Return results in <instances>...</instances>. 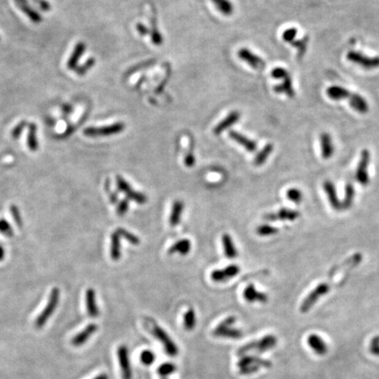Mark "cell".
<instances>
[{
	"label": "cell",
	"mask_w": 379,
	"mask_h": 379,
	"mask_svg": "<svg viewBox=\"0 0 379 379\" xmlns=\"http://www.w3.org/2000/svg\"><path fill=\"white\" fill-rule=\"evenodd\" d=\"M330 281L322 282L319 284L318 286L313 289V290L309 293V294L304 299L303 302L300 306V312L302 313H307L311 310V308L318 302V300L321 299V297L325 296L330 291L331 288Z\"/></svg>",
	"instance_id": "cell-3"
},
{
	"label": "cell",
	"mask_w": 379,
	"mask_h": 379,
	"mask_svg": "<svg viewBox=\"0 0 379 379\" xmlns=\"http://www.w3.org/2000/svg\"><path fill=\"white\" fill-rule=\"evenodd\" d=\"M370 345H379V335H376L374 338L370 341Z\"/></svg>",
	"instance_id": "cell-56"
},
{
	"label": "cell",
	"mask_w": 379,
	"mask_h": 379,
	"mask_svg": "<svg viewBox=\"0 0 379 379\" xmlns=\"http://www.w3.org/2000/svg\"><path fill=\"white\" fill-rule=\"evenodd\" d=\"M222 245H223L224 254L229 259L235 258L238 255L236 248L234 243L232 237L228 234H225L222 236Z\"/></svg>",
	"instance_id": "cell-31"
},
{
	"label": "cell",
	"mask_w": 379,
	"mask_h": 379,
	"mask_svg": "<svg viewBox=\"0 0 379 379\" xmlns=\"http://www.w3.org/2000/svg\"><path fill=\"white\" fill-rule=\"evenodd\" d=\"M361 261H362V254L361 253H356L351 256H349L348 259H346L343 262L333 266L327 273V281H330L331 279L344 268L353 269V268L357 267L361 263Z\"/></svg>",
	"instance_id": "cell-11"
},
{
	"label": "cell",
	"mask_w": 379,
	"mask_h": 379,
	"mask_svg": "<svg viewBox=\"0 0 379 379\" xmlns=\"http://www.w3.org/2000/svg\"><path fill=\"white\" fill-rule=\"evenodd\" d=\"M86 307L90 317L97 318L99 315V309L96 303V293L91 288L86 291Z\"/></svg>",
	"instance_id": "cell-25"
},
{
	"label": "cell",
	"mask_w": 379,
	"mask_h": 379,
	"mask_svg": "<svg viewBox=\"0 0 379 379\" xmlns=\"http://www.w3.org/2000/svg\"><path fill=\"white\" fill-rule=\"evenodd\" d=\"M274 90L277 93H285L290 98H293L295 96V90L292 86V81L290 75L284 78V82L282 85H276L274 87Z\"/></svg>",
	"instance_id": "cell-32"
},
{
	"label": "cell",
	"mask_w": 379,
	"mask_h": 379,
	"mask_svg": "<svg viewBox=\"0 0 379 379\" xmlns=\"http://www.w3.org/2000/svg\"><path fill=\"white\" fill-rule=\"evenodd\" d=\"M196 162V159H195V156H193L192 152H189L187 155L184 157V164L187 167H192V166L195 164Z\"/></svg>",
	"instance_id": "cell-52"
},
{
	"label": "cell",
	"mask_w": 379,
	"mask_h": 379,
	"mask_svg": "<svg viewBox=\"0 0 379 379\" xmlns=\"http://www.w3.org/2000/svg\"><path fill=\"white\" fill-rule=\"evenodd\" d=\"M309 40H310L309 37L307 36H306L302 39L294 40L292 42H290V44L292 45L294 48L298 49V57L299 58H302L305 53L307 52Z\"/></svg>",
	"instance_id": "cell-37"
},
{
	"label": "cell",
	"mask_w": 379,
	"mask_h": 379,
	"mask_svg": "<svg viewBox=\"0 0 379 379\" xmlns=\"http://www.w3.org/2000/svg\"><path fill=\"white\" fill-rule=\"evenodd\" d=\"M5 249L2 247V245H0V262L5 258Z\"/></svg>",
	"instance_id": "cell-57"
},
{
	"label": "cell",
	"mask_w": 379,
	"mask_h": 379,
	"mask_svg": "<svg viewBox=\"0 0 379 379\" xmlns=\"http://www.w3.org/2000/svg\"><path fill=\"white\" fill-rule=\"evenodd\" d=\"M216 7L224 14V15H230L234 12L233 5L228 0H213Z\"/></svg>",
	"instance_id": "cell-38"
},
{
	"label": "cell",
	"mask_w": 379,
	"mask_h": 379,
	"mask_svg": "<svg viewBox=\"0 0 379 379\" xmlns=\"http://www.w3.org/2000/svg\"><path fill=\"white\" fill-rule=\"evenodd\" d=\"M239 119H240V113L239 112H236V111L230 112L229 115L225 120L221 121L219 125H217V126H215V128L214 130V134H216V135L221 134L223 131L228 129V127H230L231 126L234 125Z\"/></svg>",
	"instance_id": "cell-28"
},
{
	"label": "cell",
	"mask_w": 379,
	"mask_h": 379,
	"mask_svg": "<svg viewBox=\"0 0 379 379\" xmlns=\"http://www.w3.org/2000/svg\"><path fill=\"white\" fill-rule=\"evenodd\" d=\"M116 231L119 233V235H121V237H123L125 240L130 242L131 244H134V245H139L140 244L141 241H140L139 237L136 236L134 234L130 233L129 231L126 230L124 228H118Z\"/></svg>",
	"instance_id": "cell-42"
},
{
	"label": "cell",
	"mask_w": 379,
	"mask_h": 379,
	"mask_svg": "<svg viewBox=\"0 0 379 379\" xmlns=\"http://www.w3.org/2000/svg\"><path fill=\"white\" fill-rule=\"evenodd\" d=\"M297 34H298L297 28H295V27L289 28V29H287V30L284 32V34H283V40L286 41V42L290 43V42H292V41L295 40Z\"/></svg>",
	"instance_id": "cell-47"
},
{
	"label": "cell",
	"mask_w": 379,
	"mask_h": 379,
	"mask_svg": "<svg viewBox=\"0 0 379 379\" xmlns=\"http://www.w3.org/2000/svg\"><path fill=\"white\" fill-rule=\"evenodd\" d=\"M300 216L299 211L290 209V208H282L278 210L277 213L268 214L264 215V219L269 221H277V220H289L294 221Z\"/></svg>",
	"instance_id": "cell-14"
},
{
	"label": "cell",
	"mask_w": 379,
	"mask_h": 379,
	"mask_svg": "<svg viewBox=\"0 0 379 379\" xmlns=\"http://www.w3.org/2000/svg\"><path fill=\"white\" fill-rule=\"evenodd\" d=\"M137 31L142 35V36H146L147 34H150V31L145 27L143 24H138L137 25Z\"/></svg>",
	"instance_id": "cell-54"
},
{
	"label": "cell",
	"mask_w": 379,
	"mask_h": 379,
	"mask_svg": "<svg viewBox=\"0 0 379 379\" xmlns=\"http://www.w3.org/2000/svg\"><path fill=\"white\" fill-rule=\"evenodd\" d=\"M273 149H274V147H273L272 144L269 143L267 145H265L263 149L259 152L255 156L254 160V165L261 166L263 165V163H265L269 156H271V154L272 153Z\"/></svg>",
	"instance_id": "cell-35"
},
{
	"label": "cell",
	"mask_w": 379,
	"mask_h": 379,
	"mask_svg": "<svg viewBox=\"0 0 379 379\" xmlns=\"http://www.w3.org/2000/svg\"><path fill=\"white\" fill-rule=\"evenodd\" d=\"M85 49H86V45L84 42H78L76 43L75 46V49L72 52V55L70 56V58L68 60L67 67L69 70H76L78 65V62L80 60L83 54L85 53Z\"/></svg>",
	"instance_id": "cell-23"
},
{
	"label": "cell",
	"mask_w": 379,
	"mask_h": 379,
	"mask_svg": "<svg viewBox=\"0 0 379 379\" xmlns=\"http://www.w3.org/2000/svg\"><path fill=\"white\" fill-rule=\"evenodd\" d=\"M236 321L235 316H229L219 323V325L215 327L213 335L216 337L227 338V339H240L242 337L243 333L240 329L233 327Z\"/></svg>",
	"instance_id": "cell-4"
},
{
	"label": "cell",
	"mask_w": 379,
	"mask_h": 379,
	"mask_svg": "<svg viewBox=\"0 0 379 379\" xmlns=\"http://www.w3.org/2000/svg\"><path fill=\"white\" fill-rule=\"evenodd\" d=\"M348 100L350 107H352L356 112L364 114L369 111L368 102L366 101L365 98L361 97V95L351 92Z\"/></svg>",
	"instance_id": "cell-22"
},
{
	"label": "cell",
	"mask_w": 379,
	"mask_h": 379,
	"mask_svg": "<svg viewBox=\"0 0 379 379\" xmlns=\"http://www.w3.org/2000/svg\"><path fill=\"white\" fill-rule=\"evenodd\" d=\"M98 330V326L96 324H90L79 334L75 335L72 340V343L75 347H80L89 340L90 337Z\"/></svg>",
	"instance_id": "cell-20"
},
{
	"label": "cell",
	"mask_w": 379,
	"mask_h": 379,
	"mask_svg": "<svg viewBox=\"0 0 379 379\" xmlns=\"http://www.w3.org/2000/svg\"><path fill=\"white\" fill-rule=\"evenodd\" d=\"M238 55L241 60H243L244 62L248 63V64L250 65L251 67L254 68V69H262L265 65L263 59L259 57L252 52H250L249 49H241L238 52Z\"/></svg>",
	"instance_id": "cell-18"
},
{
	"label": "cell",
	"mask_w": 379,
	"mask_h": 379,
	"mask_svg": "<svg viewBox=\"0 0 379 379\" xmlns=\"http://www.w3.org/2000/svg\"><path fill=\"white\" fill-rule=\"evenodd\" d=\"M59 299H60V290H59L58 288L54 287L50 293L49 302L45 307L44 310L40 312V315L37 317V319L35 321V326H36V328H41L44 326L46 322L48 321L49 318L53 314L54 310L57 307Z\"/></svg>",
	"instance_id": "cell-5"
},
{
	"label": "cell",
	"mask_w": 379,
	"mask_h": 379,
	"mask_svg": "<svg viewBox=\"0 0 379 379\" xmlns=\"http://www.w3.org/2000/svg\"><path fill=\"white\" fill-rule=\"evenodd\" d=\"M307 343L313 352L319 356H324L327 352V345L320 335H310L308 336Z\"/></svg>",
	"instance_id": "cell-19"
},
{
	"label": "cell",
	"mask_w": 379,
	"mask_h": 379,
	"mask_svg": "<svg viewBox=\"0 0 379 379\" xmlns=\"http://www.w3.org/2000/svg\"><path fill=\"white\" fill-rule=\"evenodd\" d=\"M128 208H129V199H122L117 205V214L120 216H123L127 213Z\"/></svg>",
	"instance_id": "cell-48"
},
{
	"label": "cell",
	"mask_w": 379,
	"mask_h": 379,
	"mask_svg": "<svg viewBox=\"0 0 379 379\" xmlns=\"http://www.w3.org/2000/svg\"><path fill=\"white\" fill-rule=\"evenodd\" d=\"M27 123L26 121H22L21 122H19L18 125L16 126L13 129V131H12V137L14 139L18 138L21 135L23 130L25 129V127L27 126Z\"/></svg>",
	"instance_id": "cell-49"
},
{
	"label": "cell",
	"mask_w": 379,
	"mask_h": 379,
	"mask_svg": "<svg viewBox=\"0 0 379 379\" xmlns=\"http://www.w3.org/2000/svg\"><path fill=\"white\" fill-rule=\"evenodd\" d=\"M140 360L145 365H151L156 360V355L151 350H144L140 355Z\"/></svg>",
	"instance_id": "cell-44"
},
{
	"label": "cell",
	"mask_w": 379,
	"mask_h": 379,
	"mask_svg": "<svg viewBox=\"0 0 379 379\" xmlns=\"http://www.w3.org/2000/svg\"><path fill=\"white\" fill-rule=\"evenodd\" d=\"M0 234L4 235L5 236H14V229L10 225L9 222L7 220H5V219H0Z\"/></svg>",
	"instance_id": "cell-45"
},
{
	"label": "cell",
	"mask_w": 379,
	"mask_h": 379,
	"mask_svg": "<svg viewBox=\"0 0 379 379\" xmlns=\"http://www.w3.org/2000/svg\"><path fill=\"white\" fill-rule=\"evenodd\" d=\"M10 211H11V214L14 218V220L15 221V223L17 224L18 228H22L23 220L21 218V214H20V211L18 209V207L15 205H11L10 207Z\"/></svg>",
	"instance_id": "cell-46"
},
{
	"label": "cell",
	"mask_w": 379,
	"mask_h": 379,
	"mask_svg": "<svg viewBox=\"0 0 379 379\" xmlns=\"http://www.w3.org/2000/svg\"><path fill=\"white\" fill-rule=\"evenodd\" d=\"M183 209H184V204L183 201H175L170 216V224L172 228H175L179 225L181 220V216L183 214Z\"/></svg>",
	"instance_id": "cell-29"
},
{
	"label": "cell",
	"mask_w": 379,
	"mask_h": 379,
	"mask_svg": "<svg viewBox=\"0 0 379 379\" xmlns=\"http://www.w3.org/2000/svg\"><path fill=\"white\" fill-rule=\"evenodd\" d=\"M323 188L326 192L327 199L329 201L332 208L335 211H343L342 202L340 201L338 195H337L335 184L329 180H326L323 183Z\"/></svg>",
	"instance_id": "cell-16"
},
{
	"label": "cell",
	"mask_w": 379,
	"mask_h": 379,
	"mask_svg": "<svg viewBox=\"0 0 379 379\" xmlns=\"http://www.w3.org/2000/svg\"><path fill=\"white\" fill-rule=\"evenodd\" d=\"M27 146L31 151L38 150L39 143L37 139V126L34 123L28 124V134H27Z\"/></svg>",
	"instance_id": "cell-34"
},
{
	"label": "cell",
	"mask_w": 379,
	"mask_h": 379,
	"mask_svg": "<svg viewBox=\"0 0 379 379\" xmlns=\"http://www.w3.org/2000/svg\"><path fill=\"white\" fill-rule=\"evenodd\" d=\"M277 343V337L275 335H268L263 336L262 339L256 340L250 342L249 343L242 346L238 349L237 355L238 356H245L247 353L251 352L255 350V352L258 354L267 352L268 350L272 349L276 347Z\"/></svg>",
	"instance_id": "cell-1"
},
{
	"label": "cell",
	"mask_w": 379,
	"mask_h": 379,
	"mask_svg": "<svg viewBox=\"0 0 379 379\" xmlns=\"http://www.w3.org/2000/svg\"><path fill=\"white\" fill-rule=\"evenodd\" d=\"M321 143V156L324 159H330L335 153V146L330 134L328 133H322L320 137Z\"/></svg>",
	"instance_id": "cell-17"
},
{
	"label": "cell",
	"mask_w": 379,
	"mask_h": 379,
	"mask_svg": "<svg viewBox=\"0 0 379 379\" xmlns=\"http://www.w3.org/2000/svg\"><path fill=\"white\" fill-rule=\"evenodd\" d=\"M94 379H109V377L107 374L103 373V374L98 375V377H96Z\"/></svg>",
	"instance_id": "cell-58"
},
{
	"label": "cell",
	"mask_w": 379,
	"mask_h": 379,
	"mask_svg": "<svg viewBox=\"0 0 379 379\" xmlns=\"http://www.w3.org/2000/svg\"><path fill=\"white\" fill-rule=\"evenodd\" d=\"M152 335L155 336V338L158 340L162 344L163 348L165 349V352L170 357H176L179 354V348L177 344L171 340L170 335L166 333L162 327L154 324L151 328Z\"/></svg>",
	"instance_id": "cell-6"
},
{
	"label": "cell",
	"mask_w": 379,
	"mask_h": 379,
	"mask_svg": "<svg viewBox=\"0 0 379 379\" xmlns=\"http://www.w3.org/2000/svg\"><path fill=\"white\" fill-rule=\"evenodd\" d=\"M176 370H177V367H176L174 363H172V362H164V363H162V364H161L159 366L157 372H158L159 376L165 379L166 377L173 374Z\"/></svg>",
	"instance_id": "cell-41"
},
{
	"label": "cell",
	"mask_w": 379,
	"mask_h": 379,
	"mask_svg": "<svg viewBox=\"0 0 379 379\" xmlns=\"http://www.w3.org/2000/svg\"><path fill=\"white\" fill-rule=\"evenodd\" d=\"M121 235L114 231L111 235V248L110 254L113 261H119L121 257Z\"/></svg>",
	"instance_id": "cell-30"
},
{
	"label": "cell",
	"mask_w": 379,
	"mask_h": 379,
	"mask_svg": "<svg viewBox=\"0 0 379 379\" xmlns=\"http://www.w3.org/2000/svg\"><path fill=\"white\" fill-rule=\"evenodd\" d=\"M125 129V125L122 122H117L112 125L102 126V127H87L84 131V134L88 137H100V136H110L121 133Z\"/></svg>",
	"instance_id": "cell-8"
},
{
	"label": "cell",
	"mask_w": 379,
	"mask_h": 379,
	"mask_svg": "<svg viewBox=\"0 0 379 379\" xmlns=\"http://www.w3.org/2000/svg\"><path fill=\"white\" fill-rule=\"evenodd\" d=\"M243 298L249 303H266L269 300V297L266 293L261 292L255 289L254 285L250 284L243 290Z\"/></svg>",
	"instance_id": "cell-15"
},
{
	"label": "cell",
	"mask_w": 379,
	"mask_h": 379,
	"mask_svg": "<svg viewBox=\"0 0 379 379\" xmlns=\"http://www.w3.org/2000/svg\"><path fill=\"white\" fill-rule=\"evenodd\" d=\"M117 356L121 365V375L123 379H132V370L130 364L128 348L125 345H121L117 350Z\"/></svg>",
	"instance_id": "cell-13"
},
{
	"label": "cell",
	"mask_w": 379,
	"mask_h": 379,
	"mask_svg": "<svg viewBox=\"0 0 379 379\" xmlns=\"http://www.w3.org/2000/svg\"><path fill=\"white\" fill-rule=\"evenodd\" d=\"M370 351L372 355L379 357V345H370Z\"/></svg>",
	"instance_id": "cell-55"
},
{
	"label": "cell",
	"mask_w": 379,
	"mask_h": 379,
	"mask_svg": "<svg viewBox=\"0 0 379 379\" xmlns=\"http://www.w3.org/2000/svg\"><path fill=\"white\" fill-rule=\"evenodd\" d=\"M95 63H96V60L93 57L88 59L83 65L77 66V68L75 70L76 74L79 75V76H84L85 74H86V72L89 71L90 69L93 67L94 65H95Z\"/></svg>",
	"instance_id": "cell-43"
},
{
	"label": "cell",
	"mask_w": 379,
	"mask_h": 379,
	"mask_svg": "<svg viewBox=\"0 0 379 379\" xmlns=\"http://www.w3.org/2000/svg\"><path fill=\"white\" fill-rule=\"evenodd\" d=\"M14 2L16 3L18 8L27 15L32 22L39 24L42 21V17L40 16V14L28 5L27 0H14Z\"/></svg>",
	"instance_id": "cell-21"
},
{
	"label": "cell",
	"mask_w": 379,
	"mask_h": 379,
	"mask_svg": "<svg viewBox=\"0 0 379 379\" xmlns=\"http://www.w3.org/2000/svg\"><path fill=\"white\" fill-rule=\"evenodd\" d=\"M241 271L240 267L236 264H230L222 270H215L211 273V278L215 283H222L228 279L236 277Z\"/></svg>",
	"instance_id": "cell-12"
},
{
	"label": "cell",
	"mask_w": 379,
	"mask_h": 379,
	"mask_svg": "<svg viewBox=\"0 0 379 379\" xmlns=\"http://www.w3.org/2000/svg\"><path fill=\"white\" fill-rule=\"evenodd\" d=\"M277 233H278V228L267 224L261 225L256 228V234L260 236H271V235H277Z\"/></svg>",
	"instance_id": "cell-40"
},
{
	"label": "cell",
	"mask_w": 379,
	"mask_h": 379,
	"mask_svg": "<svg viewBox=\"0 0 379 379\" xmlns=\"http://www.w3.org/2000/svg\"><path fill=\"white\" fill-rule=\"evenodd\" d=\"M192 250V242L188 239H182L177 241L171 246L169 250V254H179L181 255H187Z\"/></svg>",
	"instance_id": "cell-27"
},
{
	"label": "cell",
	"mask_w": 379,
	"mask_h": 379,
	"mask_svg": "<svg viewBox=\"0 0 379 379\" xmlns=\"http://www.w3.org/2000/svg\"><path fill=\"white\" fill-rule=\"evenodd\" d=\"M151 34V39L153 43L156 45H161L162 43V37L160 35V33L157 31L156 27L153 26V30L150 32Z\"/></svg>",
	"instance_id": "cell-51"
},
{
	"label": "cell",
	"mask_w": 379,
	"mask_h": 379,
	"mask_svg": "<svg viewBox=\"0 0 379 379\" xmlns=\"http://www.w3.org/2000/svg\"><path fill=\"white\" fill-rule=\"evenodd\" d=\"M350 94H351V91H349L348 89L341 87V86H336V85L330 86L326 89L327 97L332 100H335V101L348 99Z\"/></svg>",
	"instance_id": "cell-24"
},
{
	"label": "cell",
	"mask_w": 379,
	"mask_h": 379,
	"mask_svg": "<svg viewBox=\"0 0 379 379\" xmlns=\"http://www.w3.org/2000/svg\"><path fill=\"white\" fill-rule=\"evenodd\" d=\"M286 197L295 204H300L303 201V192L298 188H290L286 192Z\"/></svg>",
	"instance_id": "cell-39"
},
{
	"label": "cell",
	"mask_w": 379,
	"mask_h": 379,
	"mask_svg": "<svg viewBox=\"0 0 379 379\" xmlns=\"http://www.w3.org/2000/svg\"><path fill=\"white\" fill-rule=\"evenodd\" d=\"M237 367L239 368L240 374L251 375L257 372L261 368H271V362L256 356L245 355L240 358Z\"/></svg>",
	"instance_id": "cell-2"
},
{
	"label": "cell",
	"mask_w": 379,
	"mask_h": 379,
	"mask_svg": "<svg viewBox=\"0 0 379 379\" xmlns=\"http://www.w3.org/2000/svg\"><path fill=\"white\" fill-rule=\"evenodd\" d=\"M35 2L38 5L40 9L44 12H48L51 9V5L46 0H35Z\"/></svg>",
	"instance_id": "cell-53"
},
{
	"label": "cell",
	"mask_w": 379,
	"mask_h": 379,
	"mask_svg": "<svg viewBox=\"0 0 379 379\" xmlns=\"http://www.w3.org/2000/svg\"><path fill=\"white\" fill-rule=\"evenodd\" d=\"M0 39H1V37H0Z\"/></svg>",
	"instance_id": "cell-60"
},
{
	"label": "cell",
	"mask_w": 379,
	"mask_h": 379,
	"mask_svg": "<svg viewBox=\"0 0 379 379\" xmlns=\"http://www.w3.org/2000/svg\"><path fill=\"white\" fill-rule=\"evenodd\" d=\"M355 197H356V191H355L354 184L351 183H347L346 187H345V197H344L343 200L342 202L343 210L346 211L352 206L354 200H355Z\"/></svg>",
	"instance_id": "cell-33"
},
{
	"label": "cell",
	"mask_w": 379,
	"mask_h": 379,
	"mask_svg": "<svg viewBox=\"0 0 379 379\" xmlns=\"http://www.w3.org/2000/svg\"><path fill=\"white\" fill-rule=\"evenodd\" d=\"M196 326V313L190 308L183 316V326L188 331H192Z\"/></svg>",
	"instance_id": "cell-36"
},
{
	"label": "cell",
	"mask_w": 379,
	"mask_h": 379,
	"mask_svg": "<svg viewBox=\"0 0 379 379\" xmlns=\"http://www.w3.org/2000/svg\"><path fill=\"white\" fill-rule=\"evenodd\" d=\"M229 136L237 143L241 144V146L244 147L248 151L254 152L256 150V143H254V141L247 138L246 136L238 133L236 131H230Z\"/></svg>",
	"instance_id": "cell-26"
},
{
	"label": "cell",
	"mask_w": 379,
	"mask_h": 379,
	"mask_svg": "<svg viewBox=\"0 0 379 379\" xmlns=\"http://www.w3.org/2000/svg\"><path fill=\"white\" fill-rule=\"evenodd\" d=\"M370 153L368 149H363L361 153L360 161L356 171V179L362 186H367L370 183L369 164H370Z\"/></svg>",
	"instance_id": "cell-7"
},
{
	"label": "cell",
	"mask_w": 379,
	"mask_h": 379,
	"mask_svg": "<svg viewBox=\"0 0 379 379\" xmlns=\"http://www.w3.org/2000/svg\"></svg>",
	"instance_id": "cell-61"
},
{
	"label": "cell",
	"mask_w": 379,
	"mask_h": 379,
	"mask_svg": "<svg viewBox=\"0 0 379 379\" xmlns=\"http://www.w3.org/2000/svg\"><path fill=\"white\" fill-rule=\"evenodd\" d=\"M271 76L274 78H277V79H284L286 76H289V73L287 72L286 69L277 67L275 68L271 72Z\"/></svg>",
	"instance_id": "cell-50"
},
{
	"label": "cell",
	"mask_w": 379,
	"mask_h": 379,
	"mask_svg": "<svg viewBox=\"0 0 379 379\" xmlns=\"http://www.w3.org/2000/svg\"><path fill=\"white\" fill-rule=\"evenodd\" d=\"M117 187L119 191L123 192L126 196L127 199H131L138 203L140 205L145 204L147 201V198L145 194L142 192H136L134 191L133 188L131 187L129 183L126 181L121 176H117L116 178Z\"/></svg>",
	"instance_id": "cell-10"
},
{
	"label": "cell",
	"mask_w": 379,
	"mask_h": 379,
	"mask_svg": "<svg viewBox=\"0 0 379 379\" xmlns=\"http://www.w3.org/2000/svg\"><path fill=\"white\" fill-rule=\"evenodd\" d=\"M63 110H65L66 112H69L71 110H72V107H71V106H68V105H66L65 107H63Z\"/></svg>",
	"instance_id": "cell-59"
},
{
	"label": "cell",
	"mask_w": 379,
	"mask_h": 379,
	"mask_svg": "<svg viewBox=\"0 0 379 379\" xmlns=\"http://www.w3.org/2000/svg\"><path fill=\"white\" fill-rule=\"evenodd\" d=\"M347 59L349 62L356 63L366 70H373L379 68V56L370 57L357 51H349L347 54Z\"/></svg>",
	"instance_id": "cell-9"
}]
</instances>
